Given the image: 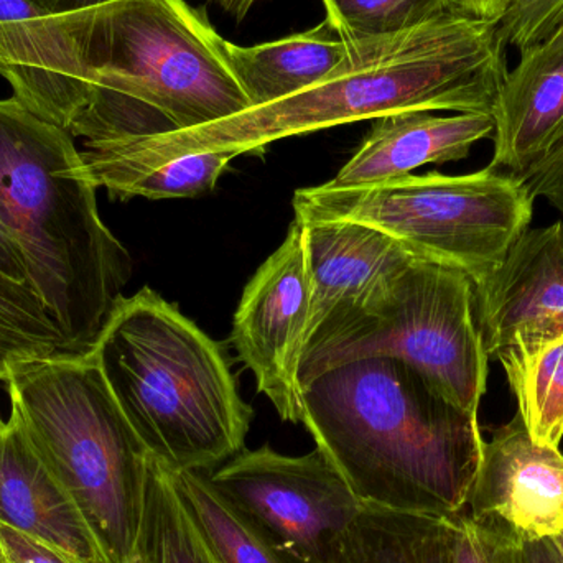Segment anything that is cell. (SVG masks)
Here are the masks:
<instances>
[{
  "mask_svg": "<svg viewBox=\"0 0 563 563\" xmlns=\"http://www.w3.org/2000/svg\"><path fill=\"white\" fill-rule=\"evenodd\" d=\"M350 38L340 66L290 98L188 131L92 142L141 161L198 152L260 154L280 139L396 112L492 114L508 73L499 23L476 16L446 12L394 35Z\"/></svg>",
  "mask_w": 563,
  "mask_h": 563,
  "instance_id": "cell-1",
  "label": "cell"
},
{
  "mask_svg": "<svg viewBox=\"0 0 563 563\" xmlns=\"http://www.w3.org/2000/svg\"><path fill=\"white\" fill-rule=\"evenodd\" d=\"M301 422L361 505L455 516L485 440L478 416L393 357L338 364L301 384Z\"/></svg>",
  "mask_w": 563,
  "mask_h": 563,
  "instance_id": "cell-2",
  "label": "cell"
},
{
  "mask_svg": "<svg viewBox=\"0 0 563 563\" xmlns=\"http://www.w3.org/2000/svg\"><path fill=\"white\" fill-rule=\"evenodd\" d=\"M96 190L66 129L0 99V217L66 353L92 350L132 276L131 254L101 220Z\"/></svg>",
  "mask_w": 563,
  "mask_h": 563,
  "instance_id": "cell-3",
  "label": "cell"
},
{
  "mask_svg": "<svg viewBox=\"0 0 563 563\" xmlns=\"http://www.w3.org/2000/svg\"><path fill=\"white\" fill-rule=\"evenodd\" d=\"M71 20L89 91L73 137L188 131L253 108L228 65L227 40L185 0H112Z\"/></svg>",
  "mask_w": 563,
  "mask_h": 563,
  "instance_id": "cell-4",
  "label": "cell"
},
{
  "mask_svg": "<svg viewBox=\"0 0 563 563\" xmlns=\"http://www.w3.org/2000/svg\"><path fill=\"white\" fill-rule=\"evenodd\" d=\"M91 354L148 455L172 472L211 473L243 452L254 410L223 347L151 287L115 303Z\"/></svg>",
  "mask_w": 563,
  "mask_h": 563,
  "instance_id": "cell-5",
  "label": "cell"
},
{
  "mask_svg": "<svg viewBox=\"0 0 563 563\" xmlns=\"http://www.w3.org/2000/svg\"><path fill=\"white\" fill-rule=\"evenodd\" d=\"M5 389L10 413L85 516L109 563H128L151 455L91 351L19 364Z\"/></svg>",
  "mask_w": 563,
  "mask_h": 563,
  "instance_id": "cell-6",
  "label": "cell"
},
{
  "mask_svg": "<svg viewBox=\"0 0 563 563\" xmlns=\"http://www.w3.org/2000/svg\"><path fill=\"white\" fill-rule=\"evenodd\" d=\"M532 208L525 180L492 164L473 174H410L350 190L323 184L294 195L295 220L376 228L419 260L466 274L475 287L531 228Z\"/></svg>",
  "mask_w": 563,
  "mask_h": 563,
  "instance_id": "cell-7",
  "label": "cell"
},
{
  "mask_svg": "<svg viewBox=\"0 0 563 563\" xmlns=\"http://www.w3.org/2000/svg\"><path fill=\"white\" fill-rule=\"evenodd\" d=\"M367 357L404 361L450 402L478 416L489 354L476 318L475 284L453 267L416 257L379 313L300 364V386Z\"/></svg>",
  "mask_w": 563,
  "mask_h": 563,
  "instance_id": "cell-8",
  "label": "cell"
},
{
  "mask_svg": "<svg viewBox=\"0 0 563 563\" xmlns=\"http://www.w3.org/2000/svg\"><path fill=\"white\" fill-rule=\"evenodd\" d=\"M205 475L298 563H328L334 542L361 509L318 449L300 456L269 445L244 449Z\"/></svg>",
  "mask_w": 563,
  "mask_h": 563,
  "instance_id": "cell-9",
  "label": "cell"
},
{
  "mask_svg": "<svg viewBox=\"0 0 563 563\" xmlns=\"http://www.w3.org/2000/svg\"><path fill=\"white\" fill-rule=\"evenodd\" d=\"M305 224L295 220L279 250L250 280L234 314L233 341L257 389L285 422L300 423V363L310 314Z\"/></svg>",
  "mask_w": 563,
  "mask_h": 563,
  "instance_id": "cell-10",
  "label": "cell"
},
{
  "mask_svg": "<svg viewBox=\"0 0 563 563\" xmlns=\"http://www.w3.org/2000/svg\"><path fill=\"white\" fill-rule=\"evenodd\" d=\"M303 224L311 294L301 363L379 313L416 260L399 241L366 224Z\"/></svg>",
  "mask_w": 563,
  "mask_h": 563,
  "instance_id": "cell-11",
  "label": "cell"
},
{
  "mask_svg": "<svg viewBox=\"0 0 563 563\" xmlns=\"http://www.w3.org/2000/svg\"><path fill=\"white\" fill-rule=\"evenodd\" d=\"M462 512L519 544L555 538L563 531V453L536 442L516 413L483 445Z\"/></svg>",
  "mask_w": 563,
  "mask_h": 563,
  "instance_id": "cell-12",
  "label": "cell"
},
{
  "mask_svg": "<svg viewBox=\"0 0 563 563\" xmlns=\"http://www.w3.org/2000/svg\"><path fill=\"white\" fill-rule=\"evenodd\" d=\"M0 76L20 104L69 132L89 98L71 13L0 0Z\"/></svg>",
  "mask_w": 563,
  "mask_h": 563,
  "instance_id": "cell-13",
  "label": "cell"
},
{
  "mask_svg": "<svg viewBox=\"0 0 563 563\" xmlns=\"http://www.w3.org/2000/svg\"><path fill=\"white\" fill-rule=\"evenodd\" d=\"M475 301L489 357L516 338L563 327V221L529 228L475 287Z\"/></svg>",
  "mask_w": 563,
  "mask_h": 563,
  "instance_id": "cell-14",
  "label": "cell"
},
{
  "mask_svg": "<svg viewBox=\"0 0 563 563\" xmlns=\"http://www.w3.org/2000/svg\"><path fill=\"white\" fill-rule=\"evenodd\" d=\"M519 52L492 111V165L525 177L563 142V25Z\"/></svg>",
  "mask_w": 563,
  "mask_h": 563,
  "instance_id": "cell-15",
  "label": "cell"
},
{
  "mask_svg": "<svg viewBox=\"0 0 563 563\" xmlns=\"http://www.w3.org/2000/svg\"><path fill=\"white\" fill-rule=\"evenodd\" d=\"M495 119L488 112L406 111L374 119L356 154L338 172L330 188L369 187L406 177L429 164H450L468 157L473 145L493 137Z\"/></svg>",
  "mask_w": 563,
  "mask_h": 563,
  "instance_id": "cell-16",
  "label": "cell"
},
{
  "mask_svg": "<svg viewBox=\"0 0 563 563\" xmlns=\"http://www.w3.org/2000/svg\"><path fill=\"white\" fill-rule=\"evenodd\" d=\"M0 521L76 563H109L85 516L36 455L12 413L0 429Z\"/></svg>",
  "mask_w": 563,
  "mask_h": 563,
  "instance_id": "cell-17",
  "label": "cell"
},
{
  "mask_svg": "<svg viewBox=\"0 0 563 563\" xmlns=\"http://www.w3.org/2000/svg\"><path fill=\"white\" fill-rule=\"evenodd\" d=\"M351 38L324 19L307 32L263 45L224 43V55L253 108L290 98L327 78L350 52Z\"/></svg>",
  "mask_w": 563,
  "mask_h": 563,
  "instance_id": "cell-18",
  "label": "cell"
},
{
  "mask_svg": "<svg viewBox=\"0 0 563 563\" xmlns=\"http://www.w3.org/2000/svg\"><path fill=\"white\" fill-rule=\"evenodd\" d=\"M455 516L361 505L328 563H455Z\"/></svg>",
  "mask_w": 563,
  "mask_h": 563,
  "instance_id": "cell-19",
  "label": "cell"
},
{
  "mask_svg": "<svg viewBox=\"0 0 563 563\" xmlns=\"http://www.w3.org/2000/svg\"><path fill=\"white\" fill-rule=\"evenodd\" d=\"M234 152H198L170 161H141L85 142L82 165L96 188H104L112 200L128 201L198 198L211 194L231 162Z\"/></svg>",
  "mask_w": 563,
  "mask_h": 563,
  "instance_id": "cell-20",
  "label": "cell"
},
{
  "mask_svg": "<svg viewBox=\"0 0 563 563\" xmlns=\"http://www.w3.org/2000/svg\"><path fill=\"white\" fill-rule=\"evenodd\" d=\"M495 360L505 367L518 413L536 442L559 446L563 439V327L519 336Z\"/></svg>",
  "mask_w": 563,
  "mask_h": 563,
  "instance_id": "cell-21",
  "label": "cell"
},
{
  "mask_svg": "<svg viewBox=\"0 0 563 563\" xmlns=\"http://www.w3.org/2000/svg\"><path fill=\"white\" fill-rule=\"evenodd\" d=\"M128 563H223L188 515L170 470L152 456L137 538Z\"/></svg>",
  "mask_w": 563,
  "mask_h": 563,
  "instance_id": "cell-22",
  "label": "cell"
},
{
  "mask_svg": "<svg viewBox=\"0 0 563 563\" xmlns=\"http://www.w3.org/2000/svg\"><path fill=\"white\" fill-rule=\"evenodd\" d=\"M172 476L188 515L221 562L298 563L217 492L205 473L172 472Z\"/></svg>",
  "mask_w": 563,
  "mask_h": 563,
  "instance_id": "cell-23",
  "label": "cell"
},
{
  "mask_svg": "<svg viewBox=\"0 0 563 563\" xmlns=\"http://www.w3.org/2000/svg\"><path fill=\"white\" fill-rule=\"evenodd\" d=\"M66 353L62 330L29 284L0 273V383L19 364Z\"/></svg>",
  "mask_w": 563,
  "mask_h": 563,
  "instance_id": "cell-24",
  "label": "cell"
},
{
  "mask_svg": "<svg viewBox=\"0 0 563 563\" xmlns=\"http://www.w3.org/2000/svg\"><path fill=\"white\" fill-rule=\"evenodd\" d=\"M327 16L343 35H394L450 12L449 0H323Z\"/></svg>",
  "mask_w": 563,
  "mask_h": 563,
  "instance_id": "cell-25",
  "label": "cell"
},
{
  "mask_svg": "<svg viewBox=\"0 0 563 563\" xmlns=\"http://www.w3.org/2000/svg\"><path fill=\"white\" fill-rule=\"evenodd\" d=\"M563 25V0H511L499 20L506 45L526 48Z\"/></svg>",
  "mask_w": 563,
  "mask_h": 563,
  "instance_id": "cell-26",
  "label": "cell"
},
{
  "mask_svg": "<svg viewBox=\"0 0 563 563\" xmlns=\"http://www.w3.org/2000/svg\"><path fill=\"white\" fill-rule=\"evenodd\" d=\"M455 563H522V544L456 515Z\"/></svg>",
  "mask_w": 563,
  "mask_h": 563,
  "instance_id": "cell-27",
  "label": "cell"
},
{
  "mask_svg": "<svg viewBox=\"0 0 563 563\" xmlns=\"http://www.w3.org/2000/svg\"><path fill=\"white\" fill-rule=\"evenodd\" d=\"M0 563H76L40 539L0 521Z\"/></svg>",
  "mask_w": 563,
  "mask_h": 563,
  "instance_id": "cell-28",
  "label": "cell"
},
{
  "mask_svg": "<svg viewBox=\"0 0 563 563\" xmlns=\"http://www.w3.org/2000/svg\"><path fill=\"white\" fill-rule=\"evenodd\" d=\"M521 178L534 200L544 198L563 217V142Z\"/></svg>",
  "mask_w": 563,
  "mask_h": 563,
  "instance_id": "cell-29",
  "label": "cell"
},
{
  "mask_svg": "<svg viewBox=\"0 0 563 563\" xmlns=\"http://www.w3.org/2000/svg\"><path fill=\"white\" fill-rule=\"evenodd\" d=\"M0 273L20 284H29L25 260H23L12 234L7 230L2 217H0Z\"/></svg>",
  "mask_w": 563,
  "mask_h": 563,
  "instance_id": "cell-30",
  "label": "cell"
},
{
  "mask_svg": "<svg viewBox=\"0 0 563 563\" xmlns=\"http://www.w3.org/2000/svg\"><path fill=\"white\" fill-rule=\"evenodd\" d=\"M511 0H449V10L460 15L498 22L505 16Z\"/></svg>",
  "mask_w": 563,
  "mask_h": 563,
  "instance_id": "cell-31",
  "label": "cell"
},
{
  "mask_svg": "<svg viewBox=\"0 0 563 563\" xmlns=\"http://www.w3.org/2000/svg\"><path fill=\"white\" fill-rule=\"evenodd\" d=\"M522 563H563L552 539H539L522 544Z\"/></svg>",
  "mask_w": 563,
  "mask_h": 563,
  "instance_id": "cell-32",
  "label": "cell"
},
{
  "mask_svg": "<svg viewBox=\"0 0 563 563\" xmlns=\"http://www.w3.org/2000/svg\"><path fill=\"white\" fill-rule=\"evenodd\" d=\"M29 2L45 10V12L62 15V13L92 9V7L102 5V3L112 2V0H29Z\"/></svg>",
  "mask_w": 563,
  "mask_h": 563,
  "instance_id": "cell-33",
  "label": "cell"
},
{
  "mask_svg": "<svg viewBox=\"0 0 563 563\" xmlns=\"http://www.w3.org/2000/svg\"><path fill=\"white\" fill-rule=\"evenodd\" d=\"M211 2L217 3L224 12L234 16L236 22H243L247 13L251 12V9H253L260 0H211Z\"/></svg>",
  "mask_w": 563,
  "mask_h": 563,
  "instance_id": "cell-34",
  "label": "cell"
},
{
  "mask_svg": "<svg viewBox=\"0 0 563 563\" xmlns=\"http://www.w3.org/2000/svg\"><path fill=\"white\" fill-rule=\"evenodd\" d=\"M552 541H554L555 548L559 549V552H561L562 559H563V531L561 534L555 536V538H552Z\"/></svg>",
  "mask_w": 563,
  "mask_h": 563,
  "instance_id": "cell-35",
  "label": "cell"
},
{
  "mask_svg": "<svg viewBox=\"0 0 563 563\" xmlns=\"http://www.w3.org/2000/svg\"><path fill=\"white\" fill-rule=\"evenodd\" d=\"M3 422H5V420H3L2 417H0V429H2Z\"/></svg>",
  "mask_w": 563,
  "mask_h": 563,
  "instance_id": "cell-36",
  "label": "cell"
}]
</instances>
